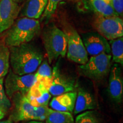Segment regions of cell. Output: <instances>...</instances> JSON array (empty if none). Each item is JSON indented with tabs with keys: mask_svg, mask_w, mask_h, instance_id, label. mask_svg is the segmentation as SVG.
<instances>
[{
	"mask_svg": "<svg viewBox=\"0 0 123 123\" xmlns=\"http://www.w3.org/2000/svg\"><path fill=\"white\" fill-rule=\"evenodd\" d=\"M10 68V51L3 39L0 41V79L4 78Z\"/></svg>",
	"mask_w": 123,
	"mask_h": 123,
	"instance_id": "18",
	"label": "cell"
},
{
	"mask_svg": "<svg viewBox=\"0 0 123 123\" xmlns=\"http://www.w3.org/2000/svg\"><path fill=\"white\" fill-rule=\"evenodd\" d=\"M112 62L123 65V38L120 37L109 42Z\"/></svg>",
	"mask_w": 123,
	"mask_h": 123,
	"instance_id": "19",
	"label": "cell"
},
{
	"mask_svg": "<svg viewBox=\"0 0 123 123\" xmlns=\"http://www.w3.org/2000/svg\"><path fill=\"white\" fill-rule=\"evenodd\" d=\"M76 92V101L73 111L75 115L96 108V100L90 92L81 88H79Z\"/></svg>",
	"mask_w": 123,
	"mask_h": 123,
	"instance_id": "16",
	"label": "cell"
},
{
	"mask_svg": "<svg viewBox=\"0 0 123 123\" xmlns=\"http://www.w3.org/2000/svg\"><path fill=\"white\" fill-rule=\"evenodd\" d=\"M4 78L0 79V110L4 113H7L12 107V103L5 91Z\"/></svg>",
	"mask_w": 123,
	"mask_h": 123,
	"instance_id": "24",
	"label": "cell"
},
{
	"mask_svg": "<svg viewBox=\"0 0 123 123\" xmlns=\"http://www.w3.org/2000/svg\"><path fill=\"white\" fill-rule=\"evenodd\" d=\"M26 97L34 107H48L51 95L42 84L36 81L27 92Z\"/></svg>",
	"mask_w": 123,
	"mask_h": 123,
	"instance_id": "13",
	"label": "cell"
},
{
	"mask_svg": "<svg viewBox=\"0 0 123 123\" xmlns=\"http://www.w3.org/2000/svg\"><path fill=\"white\" fill-rule=\"evenodd\" d=\"M46 123H75L72 113L60 112L49 108Z\"/></svg>",
	"mask_w": 123,
	"mask_h": 123,
	"instance_id": "17",
	"label": "cell"
},
{
	"mask_svg": "<svg viewBox=\"0 0 123 123\" xmlns=\"http://www.w3.org/2000/svg\"><path fill=\"white\" fill-rule=\"evenodd\" d=\"M12 99L14 107L10 119L12 121H45L48 107H34L29 102L26 95L20 93H15Z\"/></svg>",
	"mask_w": 123,
	"mask_h": 123,
	"instance_id": "3",
	"label": "cell"
},
{
	"mask_svg": "<svg viewBox=\"0 0 123 123\" xmlns=\"http://www.w3.org/2000/svg\"><path fill=\"white\" fill-rule=\"evenodd\" d=\"M111 66V55L101 54L91 56L85 64H81L78 68L79 74L82 76L99 81L109 74Z\"/></svg>",
	"mask_w": 123,
	"mask_h": 123,
	"instance_id": "5",
	"label": "cell"
},
{
	"mask_svg": "<svg viewBox=\"0 0 123 123\" xmlns=\"http://www.w3.org/2000/svg\"><path fill=\"white\" fill-rule=\"evenodd\" d=\"M63 31L67 38V58L80 65L85 64L88 60V55L79 33L67 22H64Z\"/></svg>",
	"mask_w": 123,
	"mask_h": 123,
	"instance_id": "6",
	"label": "cell"
},
{
	"mask_svg": "<svg viewBox=\"0 0 123 123\" xmlns=\"http://www.w3.org/2000/svg\"><path fill=\"white\" fill-rule=\"evenodd\" d=\"M93 26L107 41L122 37L123 35V21L119 16L98 15L93 21Z\"/></svg>",
	"mask_w": 123,
	"mask_h": 123,
	"instance_id": "8",
	"label": "cell"
},
{
	"mask_svg": "<svg viewBox=\"0 0 123 123\" xmlns=\"http://www.w3.org/2000/svg\"><path fill=\"white\" fill-rule=\"evenodd\" d=\"M14 2L18 3V4H20V3H22L24 2V1H25V0H13Z\"/></svg>",
	"mask_w": 123,
	"mask_h": 123,
	"instance_id": "29",
	"label": "cell"
},
{
	"mask_svg": "<svg viewBox=\"0 0 123 123\" xmlns=\"http://www.w3.org/2000/svg\"><path fill=\"white\" fill-rule=\"evenodd\" d=\"M27 123H46L43 121H29Z\"/></svg>",
	"mask_w": 123,
	"mask_h": 123,
	"instance_id": "28",
	"label": "cell"
},
{
	"mask_svg": "<svg viewBox=\"0 0 123 123\" xmlns=\"http://www.w3.org/2000/svg\"><path fill=\"white\" fill-rule=\"evenodd\" d=\"M76 84L74 80L61 73L56 64L52 70V78L47 87L51 96H56L69 92L75 91Z\"/></svg>",
	"mask_w": 123,
	"mask_h": 123,
	"instance_id": "9",
	"label": "cell"
},
{
	"mask_svg": "<svg viewBox=\"0 0 123 123\" xmlns=\"http://www.w3.org/2000/svg\"><path fill=\"white\" fill-rule=\"evenodd\" d=\"M77 95L76 91L69 92L56 96H54L50 103L52 110L72 113L74 109Z\"/></svg>",
	"mask_w": 123,
	"mask_h": 123,
	"instance_id": "14",
	"label": "cell"
},
{
	"mask_svg": "<svg viewBox=\"0 0 123 123\" xmlns=\"http://www.w3.org/2000/svg\"><path fill=\"white\" fill-rule=\"evenodd\" d=\"M67 1L77 2L80 0H48L45 10L41 16L42 21H45L46 22L49 21L51 18V17L54 14L59 3Z\"/></svg>",
	"mask_w": 123,
	"mask_h": 123,
	"instance_id": "23",
	"label": "cell"
},
{
	"mask_svg": "<svg viewBox=\"0 0 123 123\" xmlns=\"http://www.w3.org/2000/svg\"><path fill=\"white\" fill-rule=\"evenodd\" d=\"M18 17H27L38 19L45 10L48 0H25Z\"/></svg>",
	"mask_w": 123,
	"mask_h": 123,
	"instance_id": "15",
	"label": "cell"
},
{
	"mask_svg": "<svg viewBox=\"0 0 123 123\" xmlns=\"http://www.w3.org/2000/svg\"><path fill=\"white\" fill-rule=\"evenodd\" d=\"M0 123H13V122L11 119H9L7 120H5L0 121Z\"/></svg>",
	"mask_w": 123,
	"mask_h": 123,
	"instance_id": "26",
	"label": "cell"
},
{
	"mask_svg": "<svg viewBox=\"0 0 123 123\" xmlns=\"http://www.w3.org/2000/svg\"><path fill=\"white\" fill-rule=\"evenodd\" d=\"M12 71L19 75L33 74L43 62L42 52L33 44L27 43L9 47Z\"/></svg>",
	"mask_w": 123,
	"mask_h": 123,
	"instance_id": "1",
	"label": "cell"
},
{
	"mask_svg": "<svg viewBox=\"0 0 123 123\" xmlns=\"http://www.w3.org/2000/svg\"><path fill=\"white\" fill-rule=\"evenodd\" d=\"M120 17L123 14V0H105Z\"/></svg>",
	"mask_w": 123,
	"mask_h": 123,
	"instance_id": "25",
	"label": "cell"
},
{
	"mask_svg": "<svg viewBox=\"0 0 123 123\" xmlns=\"http://www.w3.org/2000/svg\"><path fill=\"white\" fill-rule=\"evenodd\" d=\"M43 42L49 64L59 57L64 58L67 53V38L63 31L51 25L43 33Z\"/></svg>",
	"mask_w": 123,
	"mask_h": 123,
	"instance_id": "4",
	"label": "cell"
},
{
	"mask_svg": "<svg viewBox=\"0 0 123 123\" xmlns=\"http://www.w3.org/2000/svg\"><path fill=\"white\" fill-rule=\"evenodd\" d=\"M35 74L36 81L41 83L47 88L52 78V69L47 61L41 63ZM47 89V88H46Z\"/></svg>",
	"mask_w": 123,
	"mask_h": 123,
	"instance_id": "20",
	"label": "cell"
},
{
	"mask_svg": "<svg viewBox=\"0 0 123 123\" xmlns=\"http://www.w3.org/2000/svg\"><path fill=\"white\" fill-rule=\"evenodd\" d=\"M75 123H102L99 113L95 110L83 112L76 116Z\"/></svg>",
	"mask_w": 123,
	"mask_h": 123,
	"instance_id": "22",
	"label": "cell"
},
{
	"mask_svg": "<svg viewBox=\"0 0 123 123\" xmlns=\"http://www.w3.org/2000/svg\"><path fill=\"white\" fill-rule=\"evenodd\" d=\"M21 9L19 4L13 0H0V34L13 25Z\"/></svg>",
	"mask_w": 123,
	"mask_h": 123,
	"instance_id": "11",
	"label": "cell"
},
{
	"mask_svg": "<svg viewBox=\"0 0 123 123\" xmlns=\"http://www.w3.org/2000/svg\"><path fill=\"white\" fill-rule=\"evenodd\" d=\"M36 82L35 74L19 75L9 68L4 84L5 91L9 99H12L15 93L26 95Z\"/></svg>",
	"mask_w": 123,
	"mask_h": 123,
	"instance_id": "7",
	"label": "cell"
},
{
	"mask_svg": "<svg viewBox=\"0 0 123 123\" xmlns=\"http://www.w3.org/2000/svg\"><path fill=\"white\" fill-rule=\"evenodd\" d=\"M108 92L111 99L116 103H120L123 98V80L120 64H112L109 73Z\"/></svg>",
	"mask_w": 123,
	"mask_h": 123,
	"instance_id": "12",
	"label": "cell"
},
{
	"mask_svg": "<svg viewBox=\"0 0 123 123\" xmlns=\"http://www.w3.org/2000/svg\"><path fill=\"white\" fill-rule=\"evenodd\" d=\"M7 30L4 42L7 47H14L29 43L39 33L40 21L27 17H18Z\"/></svg>",
	"mask_w": 123,
	"mask_h": 123,
	"instance_id": "2",
	"label": "cell"
},
{
	"mask_svg": "<svg viewBox=\"0 0 123 123\" xmlns=\"http://www.w3.org/2000/svg\"><path fill=\"white\" fill-rule=\"evenodd\" d=\"M88 55L95 56L101 54H111L108 41L98 32H89L81 37Z\"/></svg>",
	"mask_w": 123,
	"mask_h": 123,
	"instance_id": "10",
	"label": "cell"
},
{
	"mask_svg": "<svg viewBox=\"0 0 123 123\" xmlns=\"http://www.w3.org/2000/svg\"><path fill=\"white\" fill-rule=\"evenodd\" d=\"M97 14L101 16H118L111 6L105 0H90Z\"/></svg>",
	"mask_w": 123,
	"mask_h": 123,
	"instance_id": "21",
	"label": "cell"
},
{
	"mask_svg": "<svg viewBox=\"0 0 123 123\" xmlns=\"http://www.w3.org/2000/svg\"><path fill=\"white\" fill-rule=\"evenodd\" d=\"M5 115V113H4L2 111H1L0 110V120L4 117Z\"/></svg>",
	"mask_w": 123,
	"mask_h": 123,
	"instance_id": "27",
	"label": "cell"
}]
</instances>
